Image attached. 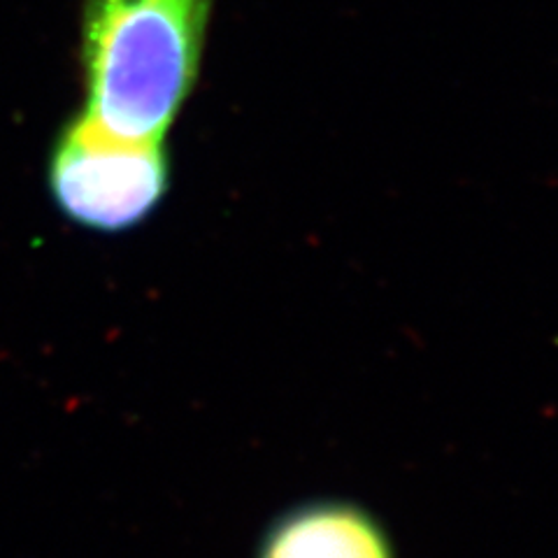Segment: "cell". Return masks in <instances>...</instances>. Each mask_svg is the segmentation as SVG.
Here are the masks:
<instances>
[{"label":"cell","instance_id":"obj_1","mask_svg":"<svg viewBox=\"0 0 558 558\" xmlns=\"http://www.w3.org/2000/svg\"><path fill=\"white\" fill-rule=\"evenodd\" d=\"M209 0H84V117L163 143L201 73Z\"/></svg>","mask_w":558,"mask_h":558},{"label":"cell","instance_id":"obj_2","mask_svg":"<svg viewBox=\"0 0 558 558\" xmlns=\"http://www.w3.org/2000/svg\"><path fill=\"white\" fill-rule=\"evenodd\" d=\"M47 182L65 219L98 233H119L161 205L170 168L163 143L105 133L82 114L57 137Z\"/></svg>","mask_w":558,"mask_h":558},{"label":"cell","instance_id":"obj_3","mask_svg":"<svg viewBox=\"0 0 558 558\" xmlns=\"http://www.w3.org/2000/svg\"><path fill=\"white\" fill-rule=\"evenodd\" d=\"M254 558H398L387 526L363 505L319 498L293 505L260 535Z\"/></svg>","mask_w":558,"mask_h":558}]
</instances>
